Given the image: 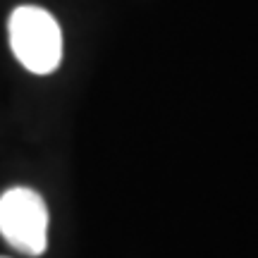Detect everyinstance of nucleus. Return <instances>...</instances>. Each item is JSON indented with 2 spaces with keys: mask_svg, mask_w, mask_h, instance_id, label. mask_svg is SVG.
Instances as JSON below:
<instances>
[{
  "mask_svg": "<svg viewBox=\"0 0 258 258\" xmlns=\"http://www.w3.org/2000/svg\"><path fill=\"white\" fill-rule=\"evenodd\" d=\"M10 48L22 67L34 74H50L62 60V31L43 8L22 5L8 22Z\"/></svg>",
  "mask_w": 258,
  "mask_h": 258,
  "instance_id": "obj_1",
  "label": "nucleus"
},
{
  "mask_svg": "<svg viewBox=\"0 0 258 258\" xmlns=\"http://www.w3.org/2000/svg\"><path fill=\"white\" fill-rule=\"evenodd\" d=\"M0 258H5V256H0Z\"/></svg>",
  "mask_w": 258,
  "mask_h": 258,
  "instance_id": "obj_3",
  "label": "nucleus"
},
{
  "mask_svg": "<svg viewBox=\"0 0 258 258\" xmlns=\"http://www.w3.org/2000/svg\"><path fill=\"white\" fill-rule=\"evenodd\" d=\"M0 234L12 249L41 256L48 246V208L34 189L15 186L0 196Z\"/></svg>",
  "mask_w": 258,
  "mask_h": 258,
  "instance_id": "obj_2",
  "label": "nucleus"
}]
</instances>
